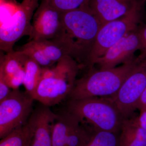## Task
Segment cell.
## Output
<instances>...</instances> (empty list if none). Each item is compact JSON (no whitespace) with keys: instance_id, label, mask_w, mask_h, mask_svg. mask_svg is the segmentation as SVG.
Instances as JSON below:
<instances>
[{"instance_id":"22","label":"cell","mask_w":146,"mask_h":146,"mask_svg":"<svg viewBox=\"0 0 146 146\" xmlns=\"http://www.w3.org/2000/svg\"><path fill=\"white\" fill-rule=\"evenodd\" d=\"M10 89L3 77L0 76V101L9 95L11 92Z\"/></svg>"},{"instance_id":"9","label":"cell","mask_w":146,"mask_h":146,"mask_svg":"<svg viewBox=\"0 0 146 146\" xmlns=\"http://www.w3.org/2000/svg\"><path fill=\"white\" fill-rule=\"evenodd\" d=\"M137 62L115 96L110 97L125 118L132 117L137 101L146 87V56Z\"/></svg>"},{"instance_id":"19","label":"cell","mask_w":146,"mask_h":146,"mask_svg":"<svg viewBox=\"0 0 146 146\" xmlns=\"http://www.w3.org/2000/svg\"><path fill=\"white\" fill-rule=\"evenodd\" d=\"M119 134L106 131L94 132L86 146H120Z\"/></svg>"},{"instance_id":"16","label":"cell","mask_w":146,"mask_h":146,"mask_svg":"<svg viewBox=\"0 0 146 146\" xmlns=\"http://www.w3.org/2000/svg\"><path fill=\"white\" fill-rule=\"evenodd\" d=\"M57 115L53 125L52 146H66L68 133L76 118L67 110Z\"/></svg>"},{"instance_id":"3","label":"cell","mask_w":146,"mask_h":146,"mask_svg":"<svg viewBox=\"0 0 146 146\" xmlns=\"http://www.w3.org/2000/svg\"><path fill=\"white\" fill-rule=\"evenodd\" d=\"M137 58L129 63L112 69L100 70L93 68L80 78L77 79L69 100L91 97H112L119 90L133 70Z\"/></svg>"},{"instance_id":"21","label":"cell","mask_w":146,"mask_h":146,"mask_svg":"<svg viewBox=\"0 0 146 146\" xmlns=\"http://www.w3.org/2000/svg\"><path fill=\"white\" fill-rule=\"evenodd\" d=\"M137 32L141 45V52L138 58L142 59L146 56V25H139L137 29Z\"/></svg>"},{"instance_id":"18","label":"cell","mask_w":146,"mask_h":146,"mask_svg":"<svg viewBox=\"0 0 146 146\" xmlns=\"http://www.w3.org/2000/svg\"><path fill=\"white\" fill-rule=\"evenodd\" d=\"M33 135V129L28 121L25 125L1 139L0 146H31Z\"/></svg>"},{"instance_id":"1","label":"cell","mask_w":146,"mask_h":146,"mask_svg":"<svg viewBox=\"0 0 146 146\" xmlns=\"http://www.w3.org/2000/svg\"><path fill=\"white\" fill-rule=\"evenodd\" d=\"M67 110L94 133L99 131L120 133L125 119L110 97L69 100Z\"/></svg>"},{"instance_id":"6","label":"cell","mask_w":146,"mask_h":146,"mask_svg":"<svg viewBox=\"0 0 146 146\" xmlns=\"http://www.w3.org/2000/svg\"><path fill=\"white\" fill-rule=\"evenodd\" d=\"M35 100L19 89L11 91L0 101V138L25 125L33 111Z\"/></svg>"},{"instance_id":"14","label":"cell","mask_w":146,"mask_h":146,"mask_svg":"<svg viewBox=\"0 0 146 146\" xmlns=\"http://www.w3.org/2000/svg\"><path fill=\"white\" fill-rule=\"evenodd\" d=\"M1 55L0 76L11 89H18L23 83L25 65L28 56L19 51H12Z\"/></svg>"},{"instance_id":"25","label":"cell","mask_w":146,"mask_h":146,"mask_svg":"<svg viewBox=\"0 0 146 146\" xmlns=\"http://www.w3.org/2000/svg\"><path fill=\"white\" fill-rule=\"evenodd\" d=\"M140 1L141 3H142V4L144 5L145 3L146 2V0H140Z\"/></svg>"},{"instance_id":"13","label":"cell","mask_w":146,"mask_h":146,"mask_svg":"<svg viewBox=\"0 0 146 146\" xmlns=\"http://www.w3.org/2000/svg\"><path fill=\"white\" fill-rule=\"evenodd\" d=\"M136 0H86L83 5L89 9L102 26L125 16Z\"/></svg>"},{"instance_id":"15","label":"cell","mask_w":146,"mask_h":146,"mask_svg":"<svg viewBox=\"0 0 146 146\" xmlns=\"http://www.w3.org/2000/svg\"><path fill=\"white\" fill-rule=\"evenodd\" d=\"M119 141L120 146H146V130L138 125L135 117L123 121Z\"/></svg>"},{"instance_id":"17","label":"cell","mask_w":146,"mask_h":146,"mask_svg":"<svg viewBox=\"0 0 146 146\" xmlns=\"http://www.w3.org/2000/svg\"><path fill=\"white\" fill-rule=\"evenodd\" d=\"M42 70V67L35 60L28 56L25 65L23 84L26 92L33 98L41 80Z\"/></svg>"},{"instance_id":"10","label":"cell","mask_w":146,"mask_h":146,"mask_svg":"<svg viewBox=\"0 0 146 146\" xmlns=\"http://www.w3.org/2000/svg\"><path fill=\"white\" fill-rule=\"evenodd\" d=\"M62 13L41 0L33 18L29 41L53 39L65 35Z\"/></svg>"},{"instance_id":"12","label":"cell","mask_w":146,"mask_h":146,"mask_svg":"<svg viewBox=\"0 0 146 146\" xmlns=\"http://www.w3.org/2000/svg\"><path fill=\"white\" fill-rule=\"evenodd\" d=\"M57 115L42 104L33 110L28 120L33 129L31 146H52L53 125Z\"/></svg>"},{"instance_id":"2","label":"cell","mask_w":146,"mask_h":146,"mask_svg":"<svg viewBox=\"0 0 146 146\" xmlns=\"http://www.w3.org/2000/svg\"><path fill=\"white\" fill-rule=\"evenodd\" d=\"M81 69L71 56H66L50 68H42V76L33 98L46 106H53L69 98Z\"/></svg>"},{"instance_id":"4","label":"cell","mask_w":146,"mask_h":146,"mask_svg":"<svg viewBox=\"0 0 146 146\" xmlns=\"http://www.w3.org/2000/svg\"><path fill=\"white\" fill-rule=\"evenodd\" d=\"M65 33L72 42L74 58L80 68L86 67L96 38L102 25L89 9L83 5L62 13Z\"/></svg>"},{"instance_id":"8","label":"cell","mask_w":146,"mask_h":146,"mask_svg":"<svg viewBox=\"0 0 146 146\" xmlns=\"http://www.w3.org/2000/svg\"><path fill=\"white\" fill-rule=\"evenodd\" d=\"M18 50L34 59L42 68L52 67L65 56H74L72 44L66 34L53 39L30 40Z\"/></svg>"},{"instance_id":"7","label":"cell","mask_w":146,"mask_h":146,"mask_svg":"<svg viewBox=\"0 0 146 146\" xmlns=\"http://www.w3.org/2000/svg\"><path fill=\"white\" fill-rule=\"evenodd\" d=\"M40 0H23L8 22L1 24L0 29V48L7 53L13 50L15 43L22 37L29 36L34 12Z\"/></svg>"},{"instance_id":"23","label":"cell","mask_w":146,"mask_h":146,"mask_svg":"<svg viewBox=\"0 0 146 146\" xmlns=\"http://www.w3.org/2000/svg\"><path fill=\"white\" fill-rule=\"evenodd\" d=\"M139 110L140 114L138 117H135V120L139 126L146 130V108Z\"/></svg>"},{"instance_id":"24","label":"cell","mask_w":146,"mask_h":146,"mask_svg":"<svg viewBox=\"0 0 146 146\" xmlns=\"http://www.w3.org/2000/svg\"><path fill=\"white\" fill-rule=\"evenodd\" d=\"M146 108V87L137 101L135 108L140 110L143 108Z\"/></svg>"},{"instance_id":"20","label":"cell","mask_w":146,"mask_h":146,"mask_svg":"<svg viewBox=\"0 0 146 146\" xmlns=\"http://www.w3.org/2000/svg\"><path fill=\"white\" fill-rule=\"evenodd\" d=\"M51 6L62 13L79 8L86 0H45Z\"/></svg>"},{"instance_id":"11","label":"cell","mask_w":146,"mask_h":146,"mask_svg":"<svg viewBox=\"0 0 146 146\" xmlns=\"http://www.w3.org/2000/svg\"><path fill=\"white\" fill-rule=\"evenodd\" d=\"M138 29V28H137ZM141 42L137 29L127 35L107 50L102 56L94 63L100 70L112 69L121 64L134 60V54L140 50Z\"/></svg>"},{"instance_id":"5","label":"cell","mask_w":146,"mask_h":146,"mask_svg":"<svg viewBox=\"0 0 146 146\" xmlns=\"http://www.w3.org/2000/svg\"><path fill=\"white\" fill-rule=\"evenodd\" d=\"M143 5L140 0H136L126 15L102 26L88 58L86 65L88 69L94 67L95 61L115 43L137 29L141 22Z\"/></svg>"}]
</instances>
